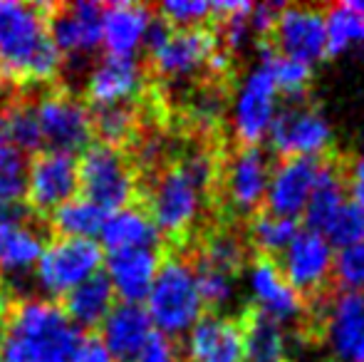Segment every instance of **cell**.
I'll list each match as a JSON object with an SVG mask.
<instances>
[{
  "label": "cell",
  "mask_w": 364,
  "mask_h": 362,
  "mask_svg": "<svg viewBox=\"0 0 364 362\" xmlns=\"http://www.w3.org/2000/svg\"><path fill=\"white\" fill-rule=\"evenodd\" d=\"M82 330L48 298H23L0 330L3 362H73Z\"/></svg>",
  "instance_id": "cell-1"
},
{
  "label": "cell",
  "mask_w": 364,
  "mask_h": 362,
  "mask_svg": "<svg viewBox=\"0 0 364 362\" xmlns=\"http://www.w3.org/2000/svg\"><path fill=\"white\" fill-rule=\"evenodd\" d=\"M48 5L0 0V70L15 78L48 82L58 75L63 55L50 40Z\"/></svg>",
  "instance_id": "cell-2"
},
{
  "label": "cell",
  "mask_w": 364,
  "mask_h": 362,
  "mask_svg": "<svg viewBox=\"0 0 364 362\" xmlns=\"http://www.w3.org/2000/svg\"><path fill=\"white\" fill-rule=\"evenodd\" d=\"M144 310L159 335L173 340L186 335L203 318V300L198 295L193 266L186 258L171 256L159 266Z\"/></svg>",
  "instance_id": "cell-3"
},
{
  "label": "cell",
  "mask_w": 364,
  "mask_h": 362,
  "mask_svg": "<svg viewBox=\"0 0 364 362\" xmlns=\"http://www.w3.org/2000/svg\"><path fill=\"white\" fill-rule=\"evenodd\" d=\"M144 48L151 55V65L164 80H186L208 68V60L220 48L216 33L208 28L173 30L164 20L154 18L146 33Z\"/></svg>",
  "instance_id": "cell-4"
},
{
  "label": "cell",
  "mask_w": 364,
  "mask_h": 362,
  "mask_svg": "<svg viewBox=\"0 0 364 362\" xmlns=\"http://www.w3.org/2000/svg\"><path fill=\"white\" fill-rule=\"evenodd\" d=\"M77 183L85 191V198L107 213L129 206L136 191L132 164L119 149L107 144H90L82 151L77 164Z\"/></svg>",
  "instance_id": "cell-5"
},
{
  "label": "cell",
  "mask_w": 364,
  "mask_h": 362,
  "mask_svg": "<svg viewBox=\"0 0 364 362\" xmlns=\"http://www.w3.org/2000/svg\"><path fill=\"white\" fill-rule=\"evenodd\" d=\"M268 137L280 159H325L332 144L325 115L307 100H290L278 107Z\"/></svg>",
  "instance_id": "cell-6"
},
{
  "label": "cell",
  "mask_w": 364,
  "mask_h": 362,
  "mask_svg": "<svg viewBox=\"0 0 364 362\" xmlns=\"http://www.w3.org/2000/svg\"><path fill=\"white\" fill-rule=\"evenodd\" d=\"M206 188H201L181 166H168L149 188V218L159 233L183 236L198 221Z\"/></svg>",
  "instance_id": "cell-7"
},
{
  "label": "cell",
  "mask_w": 364,
  "mask_h": 362,
  "mask_svg": "<svg viewBox=\"0 0 364 362\" xmlns=\"http://www.w3.org/2000/svg\"><path fill=\"white\" fill-rule=\"evenodd\" d=\"M102 248L85 238H58L48 243L35 266V285L48 298H65L73 288L100 273Z\"/></svg>",
  "instance_id": "cell-8"
},
{
  "label": "cell",
  "mask_w": 364,
  "mask_h": 362,
  "mask_svg": "<svg viewBox=\"0 0 364 362\" xmlns=\"http://www.w3.org/2000/svg\"><path fill=\"white\" fill-rule=\"evenodd\" d=\"M33 112L40 124L43 142L53 151L75 156V151H85L90 147V139L95 134L92 115L85 102H80L77 97L65 92H50L35 102Z\"/></svg>",
  "instance_id": "cell-9"
},
{
  "label": "cell",
  "mask_w": 364,
  "mask_h": 362,
  "mask_svg": "<svg viewBox=\"0 0 364 362\" xmlns=\"http://www.w3.org/2000/svg\"><path fill=\"white\" fill-rule=\"evenodd\" d=\"M278 100L280 95L268 70L260 65L240 80L233 95V110H230V124L240 147H258L268 137L280 107Z\"/></svg>",
  "instance_id": "cell-10"
},
{
  "label": "cell",
  "mask_w": 364,
  "mask_h": 362,
  "mask_svg": "<svg viewBox=\"0 0 364 362\" xmlns=\"http://www.w3.org/2000/svg\"><path fill=\"white\" fill-rule=\"evenodd\" d=\"M275 263H278L283 278L302 298H322L332 278L335 248L325 236L300 228L295 241L285 248L283 256Z\"/></svg>",
  "instance_id": "cell-11"
},
{
  "label": "cell",
  "mask_w": 364,
  "mask_h": 362,
  "mask_svg": "<svg viewBox=\"0 0 364 362\" xmlns=\"http://www.w3.org/2000/svg\"><path fill=\"white\" fill-rule=\"evenodd\" d=\"M273 166L265 159L260 147H240L228 156L223 166V198L235 216L253 218L260 213L268 191V179Z\"/></svg>",
  "instance_id": "cell-12"
},
{
  "label": "cell",
  "mask_w": 364,
  "mask_h": 362,
  "mask_svg": "<svg viewBox=\"0 0 364 362\" xmlns=\"http://www.w3.org/2000/svg\"><path fill=\"white\" fill-rule=\"evenodd\" d=\"M270 45L283 58L312 68L327 58L325 13L307 5H285L270 35Z\"/></svg>",
  "instance_id": "cell-13"
},
{
  "label": "cell",
  "mask_w": 364,
  "mask_h": 362,
  "mask_svg": "<svg viewBox=\"0 0 364 362\" xmlns=\"http://www.w3.org/2000/svg\"><path fill=\"white\" fill-rule=\"evenodd\" d=\"M48 30L60 55L87 58L102 45V5L90 0L60 5L48 18Z\"/></svg>",
  "instance_id": "cell-14"
},
{
  "label": "cell",
  "mask_w": 364,
  "mask_h": 362,
  "mask_svg": "<svg viewBox=\"0 0 364 362\" xmlns=\"http://www.w3.org/2000/svg\"><path fill=\"white\" fill-rule=\"evenodd\" d=\"M77 161L65 151H40L28 164L25 196L40 211H55L77 191Z\"/></svg>",
  "instance_id": "cell-15"
},
{
  "label": "cell",
  "mask_w": 364,
  "mask_h": 362,
  "mask_svg": "<svg viewBox=\"0 0 364 362\" xmlns=\"http://www.w3.org/2000/svg\"><path fill=\"white\" fill-rule=\"evenodd\" d=\"M253 308L273 318L283 328L305 315V298L283 278L273 258H255L248 268Z\"/></svg>",
  "instance_id": "cell-16"
},
{
  "label": "cell",
  "mask_w": 364,
  "mask_h": 362,
  "mask_svg": "<svg viewBox=\"0 0 364 362\" xmlns=\"http://www.w3.org/2000/svg\"><path fill=\"white\" fill-rule=\"evenodd\" d=\"M320 169V159H280L270 169L268 191H265V211L280 218H297L307 206Z\"/></svg>",
  "instance_id": "cell-17"
},
{
  "label": "cell",
  "mask_w": 364,
  "mask_h": 362,
  "mask_svg": "<svg viewBox=\"0 0 364 362\" xmlns=\"http://www.w3.org/2000/svg\"><path fill=\"white\" fill-rule=\"evenodd\" d=\"M325 338L337 362H364V295L337 290L325 305Z\"/></svg>",
  "instance_id": "cell-18"
},
{
  "label": "cell",
  "mask_w": 364,
  "mask_h": 362,
  "mask_svg": "<svg viewBox=\"0 0 364 362\" xmlns=\"http://www.w3.org/2000/svg\"><path fill=\"white\" fill-rule=\"evenodd\" d=\"M154 23V10L144 3H119L102 5V45L107 55L114 58H136L144 48L146 33Z\"/></svg>",
  "instance_id": "cell-19"
},
{
  "label": "cell",
  "mask_w": 364,
  "mask_h": 362,
  "mask_svg": "<svg viewBox=\"0 0 364 362\" xmlns=\"http://www.w3.org/2000/svg\"><path fill=\"white\" fill-rule=\"evenodd\" d=\"M188 362H243L240 323L228 315H203L186 333Z\"/></svg>",
  "instance_id": "cell-20"
},
{
  "label": "cell",
  "mask_w": 364,
  "mask_h": 362,
  "mask_svg": "<svg viewBox=\"0 0 364 362\" xmlns=\"http://www.w3.org/2000/svg\"><path fill=\"white\" fill-rule=\"evenodd\" d=\"M151 338L154 325L144 305L117 303L102 320L100 343L105 345L114 362H134Z\"/></svg>",
  "instance_id": "cell-21"
},
{
  "label": "cell",
  "mask_w": 364,
  "mask_h": 362,
  "mask_svg": "<svg viewBox=\"0 0 364 362\" xmlns=\"http://www.w3.org/2000/svg\"><path fill=\"white\" fill-rule=\"evenodd\" d=\"M144 85V70L136 58L105 55L87 75V97L97 107L129 105V100Z\"/></svg>",
  "instance_id": "cell-22"
},
{
  "label": "cell",
  "mask_w": 364,
  "mask_h": 362,
  "mask_svg": "<svg viewBox=\"0 0 364 362\" xmlns=\"http://www.w3.org/2000/svg\"><path fill=\"white\" fill-rule=\"evenodd\" d=\"M161 266L156 248H132V251H117L105 258V278L109 280L114 298L119 295L122 303H136L146 300L156 271Z\"/></svg>",
  "instance_id": "cell-23"
},
{
  "label": "cell",
  "mask_w": 364,
  "mask_h": 362,
  "mask_svg": "<svg viewBox=\"0 0 364 362\" xmlns=\"http://www.w3.org/2000/svg\"><path fill=\"white\" fill-rule=\"evenodd\" d=\"M347 201H350V193H347V166H342V161L337 159H320L315 186H312L307 206L302 211L305 228L322 236L325 228L330 226V221L340 213V208Z\"/></svg>",
  "instance_id": "cell-24"
},
{
  "label": "cell",
  "mask_w": 364,
  "mask_h": 362,
  "mask_svg": "<svg viewBox=\"0 0 364 362\" xmlns=\"http://www.w3.org/2000/svg\"><path fill=\"white\" fill-rule=\"evenodd\" d=\"M238 323L243 333V362H290L288 333L283 325L253 305L243 310Z\"/></svg>",
  "instance_id": "cell-25"
},
{
  "label": "cell",
  "mask_w": 364,
  "mask_h": 362,
  "mask_svg": "<svg viewBox=\"0 0 364 362\" xmlns=\"http://www.w3.org/2000/svg\"><path fill=\"white\" fill-rule=\"evenodd\" d=\"M100 238L109 253L132 251V248H156L161 241V233L154 226L146 211L136 206H124L107 213L102 223Z\"/></svg>",
  "instance_id": "cell-26"
},
{
  "label": "cell",
  "mask_w": 364,
  "mask_h": 362,
  "mask_svg": "<svg viewBox=\"0 0 364 362\" xmlns=\"http://www.w3.org/2000/svg\"><path fill=\"white\" fill-rule=\"evenodd\" d=\"M45 251L43 231L30 221L0 223V268L15 278L35 271Z\"/></svg>",
  "instance_id": "cell-27"
},
{
  "label": "cell",
  "mask_w": 364,
  "mask_h": 362,
  "mask_svg": "<svg viewBox=\"0 0 364 362\" xmlns=\"http://www.w3.org/2000/svg\"><path fill=\"white\" fill-rule=\"evenodd\" d=\"M114 308V290H112L109 280L102 273L87 278L77 288L65 295V315L77 325V328H95L102 325L107 313Z\"/></svg>",
  "instance_id": "cell-28"
},
{
  "label": "cell",
  "mask_w": 364,
  "mask_h": 362,
  "mask_svg": "<svg viewBox=\"0 0 364 362\" xmlns=\"http://www.w3.org/2000/svg\"><path fill=\"white\" fill-rule=\"evenodd\" d=\"M297 233H300V221L297 218H280L268 211H260L250 218L245 243L258 253V258L278 261L285 248L295 241Z\"/></svg>",
  "instance_id": "cell-29"
},
{
  "label": "cell",
  "mask_w": 364,
  "mask_h": 362,
  "mask_svg": "<svg viewBox=\"0 0 364 362\" xmlns=\"http://www.w3.org/2000/svg\"><path fill=\"white\" fill-rule=\"evenodd\" d=\"M258 58H260V68L268 70L278 95L288 97V100H305L312 82L310 65H302L297 60L278 55L273 45H270V40H260L258 43Z\"/></svg>",
  "instance_id": "cell-30"
},
{
  "label": "cell",
  "mask_w": 364,
  "mask_h": 362,
  "mask_svg": "<svg viewBox=\"0 0 364 362\" xmlns=\"http://www.w3.org/2000/svg\"><path fill=\"white\" fill-rule=\"evenodd\" d=\"M105 218H107V211H102L90 198L73 196L70 201L60 203L53 211V226H55V231L60 233V238H85V241H95V236H100Z\"/></svg>",
  "instance_id": "cell-31"
},
{
  "label": "cell",
  "mask_w": 364,
  "mask_h": 362,
  "mask_svg": "<svg viewBox=\"0 0 364 362\" xmlns=\"http://www.w3.org/2000/svg\"><path fill=\"white\" fill-rule=\"evenodd\" d=\"M193 266V275H196L198 295L203 300V308L211 310H223L235 300V275L220 271L213 263L203 261L201 256H196Z\"/></svg>",
  "instance_id": "cell-32"
},
{
  "label": "cell",
  "mask_w": 364,
  "mask_h": 362,
  "mask_svg": "<svg viewBox=\"0 0 364 362\" xmlns=\"http://www.w3.org/2000/svg\"><path fill=\"white\" fill-rule=\"evenodd\" d=\"M364 20L357 13H352L350 5L340 3L332 5L325 13V38H327V58H337L352 45L362 40Z\"/></svg>",
  "instance_id": "cell-33"
},
{
  "label": "cell",
  "mask_w": 364,
  "mask_h": 362,
  "mask_svg": "<svg viewBox=\"0 0 364 362\" xmlns=\"http://www.w3.org/2000/svg\"><path fill=\"white\" fill-rule=\"evenodd\" d=\"M136 110L132 105H109V107H97L92 115V129L102 137V144L114 147L124 144L132 139L136 132Z\"/></svg>",
  "instance_id": "cell-34"
},
{
  "label": "cell",
  "mask_w": 364,
  "mask_h": 362,
  "mask_svg": "<svg viewBox=\"0 0 364 362\" xmlns=\"http://www.w3.org/2000/svg\"><path fill=\"white\" fill-rule=\"evenodd\" d=\"M198 256H201L203 261L213 263L220 271L238 275L243 271L245 263H248V243L240 236H235L233 231H218L206 238V243H203Z\"/></svg>",
  "instance_id": "cell-35"
},
{
  "label": "cell",
  "mask_w": 364,
  "mask_h": 362,
  "mask_svg": "<svg viewBox=\"0 0 364 362\" xmlns=\"http://www.w3.org/2000/svg\"><path fill=\"white\" fill-rule=\"evenodd\" d=\"M5 137L15 149L25 151H40L43 149V134H40V124L35 119L33 105H15L5 112L3 117V129Z\"/></svg>",
  "instance_id": "cell-36"
},
{
  "label": "cell",
  "mask_w": 364,
  "mask_h": 362,
  "mask_svg": "<svg viewBox=\"0 0 364 362\" xmlns=\"http://www.w3.org/2000/svg\"><path fill=\"white\" fill-rule=\"evenodd\" d=\"M28 181V159L0 137V203H20Z\"/></svg>",
  "instance_id": "cell-37"
},
{
  "label": "cell",
  "mask_w": 364,
  "mask_h": 362,
  "mask_svg": "<svg viewBox=\"0 0 364 362\" xmlns=\"http://www.w3.org/2000/svg\"><path fill=\"white\" fill-rule=\"evenodd\" d=\"M332 278L337 283V290L364 295V238L352 243V246L335 251Z\"/></svg>",
  "instance_id": "cell-38"
},
{
  "label": "cell",
  "mask_w": 364,
  "mask_h": 362,
  "mask_svg": "<svg viewBox=\"0 0 364 362\" xmlns=\"http://www.w3.org/2000/svg\"><path fill=\"white\" fill-rule=\"evenodd\" d=\"M322 236L330 241V246L335 248V251L362 241L364 238V211L360 206H355L352 201H347L345 206L340 208V213L330 221V226L325 228Z\"/></svg>",
  "instance_id": "cell-39"
},
{
  "label": "cell",
  "mask_w": 364,
  "mask_h": 362,
  "mask_svg": "<svg viewBox=\"0 0 364 362\" xmlns=\"http://www.w3.org/2000/svg\"><path fill=\"white\" fill-rule=\"evenodd\" d=\"M159 15L168 28L173 30H191V28H203L208 18H213L211 3L203 0H166L159 5Z\"/></svg>",
  "instance_id": "cell-40"
},
{
  "label": "cell",
  "mask_w": 364,
  "mask_h": 362,
  "mask_svg": "<svg viewBox=\"0 0 364 362\" xmlns=\"http://www.w3.org/2000/svg\"><path fill=\"white\" fill-rule=\"evenodd\" d=\"M283 8L285 3H253V10H250V18H248L250 33H255L263 40H270Z\"/></svg>",
  "instance_id": "cell-41"
},
{
  "label": "cell",
  "mask_w": 364,
  "mask_h": 362,
  "mask_svg": "<svg viewBox=\"0 0 364 362\" xmlns=\"http://www.w3.org/2000/svg\"><path fill=\"white\" fill-rule=\"evenodd\" d=\"M134 362H181V353H178L173 340L154 333V338L149 340L146 348L141 350Z\"/></svg>",
  "instance_id": "cell-42"
},
{
  "label": "cell",
  "mask_w": 364,
  "mask_h": 362,
  "mask_svg": "<svg viewBox=\"0 0 364 362\" xmlns=\"http://www.w3.org/2000/svg\"><path fill=\"white\" fill-rule=\"evenodd\" d=\"M347 193L350 201L364 211V154L347 164Z\"/></svg>",
  "instance_id": "cell-43"
},
{
  "label": "cell",
  "mask_w": 364,
  "mask_h": 362,
  "mask_svg": "<svg viewBox=\"0 0 364 362\" xmlns=\"http://www.w3.org/2000/svg\"><path fill=\"white\" fill-rule=\"evenodd\" d=\"M73 362H114L107 348L100 343V338H82Z\"/></svg>",
  "instance_id": "cell-44"
},
{
  "label": "cell",
  "mask_w": 364,
  "mask_h": 362,
  "mask_svg": "<svg viewBox=\"0 0 364 362\" xmlns=\"http://www.w3.org/2000/svg\"><path fill=\"white\" fill-rule=\"evenodd\" d=\"M193 115L201 122H213L220 115V97L216 92H201L193 100Z\"/></svg>",
  "instance_id": "cell-45"
},
{
  "label": "cell",
  "mask_w": 364,
  "mask_h": 362,
  "mask_svg": "<svg viewBox=\"0 0 364 362\" xmlns=\"http://www.w3.org/2000/svg\"><path fill=\"white\" fill-rule=\"evenodd\" d=\"M13 221H28V208L25 203H0V223H13Z\"/></svg>",
  "instance_id": "cell-46"
},
{
  "label": "cell",
  "mask_w": 364,
  "mask_h": 362,
  "mask_svg": "<svg viewBox=\"0 0 364 362\" xmlns=\"http://www.w3.org/2000/svg\"><path fill=\"white\" fill-rule=\"evenodd\" d=\"M5 310H8V305H5V298H3V295H0V323H3L5 315H8V313H5Z\"/></svg>",
  "instance_id": "cell-47"
},
{
  "label": "cell",
  "mask_w": 364,
  "mask_h": 362,
  "mask_svg": "<svg viewBox=\"0 0 364 362\" xmlns=\"http://www.w3.org/2000/svg\"><path fill=\"white\" fill-rule=\"evenodd\" d=\"M5 87H8V80H5V73L0 70V97L5 95Z\"/></svg>",
  "instance_id": "cell-48"
},
{
  "label": "cell",
  "mask_w": 364,
  "mask_h": 362,
  "mask_svg": "<svg viewBox=\"0 0 364 362\" xmlns=\"http://www.w3.org/2000/svg\"><path fill=\"white\" fill-rule=\"evenodd\" d=\"M360 43H364V25H362V40H360Z\"/></svg>",
  "instance_id": "cell-49"
},
{
  "label": "cell",
  "mask_w": 364,
  "mask_h": 362,
  "mask_svg": "<svg viewBox=\"0 0 364 362\" xmlns=\"http://www.w3.org/2000/svg\"><path fill=\"white\" fill-rule=\"evenodd\" d=\"M0 129H3V115H0Z\"/></svg>",
  "instance_id": "cell-50"
}]
</instances>
